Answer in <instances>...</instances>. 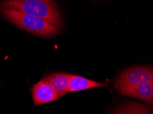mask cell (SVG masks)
Returning <instances> with one entry per match:
<instances>
[{
    "mask_svg": "<svg viewBox=\"0 0 153 114\" xmlns=\"http://www.w3.org/2000/svg\"><path fill=\"white\" fill-rule=\"evenodd\" d=\"M146 82H153L152 68L148 66L133 67L123 71L115 82L117 91Z\"/></svg>",
    "mask_w": 153,
    "mask_h": 114,
    "instance_id": "cell-3",
    "label": "cell"
},
{
    "mask_svg": "<svg viewBox=\"0 0 153 114\" xmlns=\"http://www.w3.org/2000/svg\"><path fill=\"white\" fill-rule=\"evenodd\" d=\"M104 83H98L96 81L88 79L82 76L71 74L69 80L68 92H78L81 90H85L91 88L103 87Z\"/></svg>",
    "mask_w": 153,
    "mask_h": 114,
    "instance_id": "cell-7",
    "label": "cell"
},
{
    "mask_svg": "<svg viewBox=\"0 0 153 114\" xmlns=\"http://www.w3.org/2000/svg\"><path fill=\"white\" fill-rule=\"evenodd\" d=\"M71 74L54 73L45 78L51 87L56 93L59 98L62 97L68 92V87Z\"/></svg>",
    "mask_w": 153,
    "mask_h": 114,
    "instance_id": "cell-6",
    "label": "cell"
},
{
    "mask_svg": "<svg viewBox=\"0 0 153 114\" xmlns=\"http://www.w3.org/2000/svg\"><path fill=\"white\" fill-rule=\"evenodd\" d=\"M119 92L131 97L143 100L152 104L153 101V82H146L133 87L124 88Z\"/></svg>",
    "mask_w": 153,
    "mask_h": 114,
    "instance_id": "cell-5",
    "label": "cell"
},
{
    "mask_svg": "<svg viewBox=\"0 0 153 114\" xmlns=\"http://www.w3.org/2000/svg\"><path fill=\"white\" fill-rule=\"evenodd\" d=\"M1 15L19 27L39 36H53L61 30L43 18L25 15L17 10L0 8Z\"/></svg>",
    "mask_w": 153,
    "mask_h": 114,
    "instance_id": "cell-2",
    "label": "cell"
},
{
    "mask_svg": "<svg viewBox=\"0 0 153 114\" xmlns=\"http://www.w3.org/2000/svg\"><path fill=\"white\" fill-rule=\"evenodd\" d=\"M0 8L43 18L58 28L62 25L59 10L53 0H2Z\"/></svg>",
    "mask_w": 153,
    "mask_h": 114,
    "instance_id": "cell-1",
    "label": "cell"
},
{
    "mask_svg": "<svg viewBox=\"0 0 153 114\" xmlns=\"http://www.w3.org/2000/svg\"><path fill=\"white\" fill-rule=\"evenodd\" d=\"M32 94L35 106L50 103L59 99L56 93L45 79L39 81L33 86Z\"/></svg>",
    "mask_w": 153,
    "mask_h": 114,
    "instance_id": "cell-4",
    "label": "cell"
},
{
    "mask_svg": "<svg viewBox=\"0 0 153 114\" xmlns=\"http://www.w3.org/2000/svg\"><path fill=\"white\" fill-rule=\"evenodd\" d=\"M113 114H152V109L139 103H128L117 109Z\"/></svg>",
    "mask_w": 153,
    "mask_h": 114,
    "instance_id": "cell-8",
    "label": "cell"
}]
</instances>
